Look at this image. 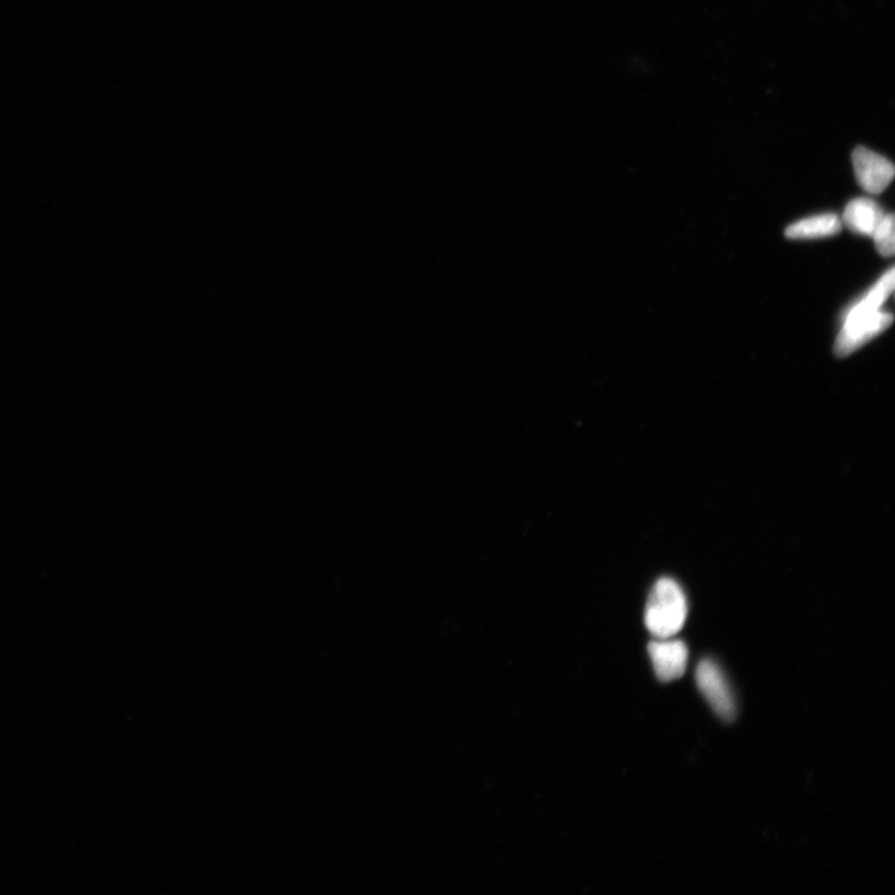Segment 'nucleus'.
Here are the masks:
<instances>
[{
	"mask_svg": "<svg viewBox=\"0 0 895 895\" xmlns=\"http://www.w3.org/2000/svg\"><path fill=\"white\" fill-rule=\"evenodd\" d=\"M855 174L859 186L871 195H879L894 177V166L886 157L871 151L866 147H857L852 154Z\"/></svg>",
	"mask_w": 895,
	"mask_h": 895,
	"instance_id": "obj_4",
	"label": "nucleus"
},
{
	"mask_svg": "<svg viewBox=\"0 0 895 895\" xmlns=\"http://www.w3.org/2000/svg\"><path fill=\"white\" fill-rule=\"evenodd\" d=\"M884 216L886 215L875 200L857 198L847 205L844 222L849 230L872 237Z\"/></svg>",
	"mask_w": 895,
	"mask_h": 895,
	"instance_id": "obj_6",
	"label": "nucleus"
},
{
	"mask_svg": "<svg viewBox=\"0 0 895 895\" xmlns=\"http://www.w3.org/2000/svg\"><path fill=\"white\" fill-rule=\"evenodd\" d=\"M894 222L895 220L893 215L884 216L875 234H873L872 236L873 240H875L878 253L886 258H891L894 255L895 249Z\"/></svg>",
	"mask_w": 895,
	"mask_h": 895,
	"instance_id": "obj_9",
	"label": "nucleus"
},
{
	"mask_svg": "<svg viewBox=\"0 0 895 895\" xmlns=\"http://www.w3.org/2000/svg\"><path fill=\"white\" fill-rule=\"evenodd\" d=\"M842 229V223L836 215L827 213L794 223L785 232L788 239H817L836 236Z\"/></svg>",
	"mask_w": 895,
	"mask_h": 895,
	"instance_id": "obj_7",
	"label": "nucleus"
},
{
	"mask_svg": "<svg viewBox=\"0 0 895 895\" xmlns=\"http://www.w3.org/2000/svg\"><path fill=\"white\" fill-rule=\"evenodd\" d=\"M895 273L892 268L857 304L849 307L844 317L863 316L879 312V308L894 291Z\"/></svg>",
	"mask_w": 895,
	"mask_h": 895,
	"instance_id": "obj_8",
	"label": "nucleus"
},
{
	"mask_svg": "<svg viewBox=\"0 0 895 895\" xmlns=\"http://www.w3.org/2000/svg\"><path fill=\"white\" fill-rule=\"evenodd\" d=\"M687 616V597L679 583L669 578L658 580L646 607L648 631L657 638L675 637L683 628Z\"/></svg>",
	"mask_w": 895,
	"mask_h": 895,
	"instance_id": "obj_1",
	"label": "nucleus"
},
{
	"mask_svg": "<svg viewBox=\"0 0 895 895\" xmlns=\"http://www.w3.org/2000/svg\"><path fill=\"white\" fill-rule=\"evenodd\" d=\"M657 677L662 681H673L685 675L688 665V647L671 638H658L649 645Z\"/></svg>",
	"mask_w": 895,
	"mask_h": 895,
	"instance_id": "obj_5",
	"label": "nucleus"
},
{
	"mask_svg": "<svg viewBox=\"0 0 895 895\" xmlns=\"http://www.w3.org/2000/svg\"><path fill=\"white\" fill-rule=\"evenodd\" d=\"M893 324V316L888 313H877L863 316L844 317V326L836 340L835 354L838 357H847L869 340L886 332Z\"/></svg>",
	"mask_w": 895,
	"mask_h": 895,
	"instance_id": "obj_2",
	"label": "nucleus"
},
{
	"mask_svg": "<svg viewBox=\"0 0 895 895\" xmlns=\"http://www.w3.org/2000/svg\"><path fill=\"white\" fill-rule=\"evenodd\" d=\"M697 685L701 695L722 720L731 721L737 716V705L726 676L711 659L701 660L697 669Z\"/></svg>",
	"mask_w": 895,
	"mask_h": 895,
	"instance_id": "obj_3",
	"label": "nucleus"
}]
</instances>
